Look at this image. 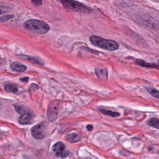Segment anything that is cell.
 <instances>
[{"label":"cell","mask_w":159,"mask_h":159,"mask_svg":"<svg viewBox=\"0 0 159 159\" xmlns=\"http://www.w3.org/2000/svg\"><path fill=\"white\" fill-rule=\"evenodd\" d=\"M28 77H24L23 78H21L20 79V80L21 81H22V82H25V83H27L28 82Z\"/></svg>","instance_id":"cb8c5ba5"},{"label":"cell","mask_w":159,"mask_h":159,"mask_svg":"<svg viewBox=\"0 0 159 159\" xmlns=\"http://www.w3.org/2000/svg\"><path fill=\"white\" fill-rule=\"evenodd\" d=\"M84 49L86 50L87 51L89 52L92 53L93 54H95V55H98L99 54V52L95 50H92V49H89L88 48H87V47H83Z\"/></svg>","instance_id":"44dd1931"},{"label":"cell","mask_w":159,"mask_h":159,"mask_svg":"<svg viewBox=\"0 0 159 159\" xmlns=\"http://www.w3.org/2000/svg\"><path fill=\"white\" fill-rule=\"evenodd\" d=\"M95 74L98 78L103 79L108 78V70L106 69H97L95 70Z\"/></svg>","instance_id":"7c38bea8"},{"label":"cell","mask_w":159,"mask_h":159,"mask_svg":"<svg viewBox=\"0 0 159 159\" xmlns=\"http://www.w3.org/2000/svg\"><path fill=\"white\" fill-rule=\"evenodd\" d=\"M14 108L17 111V112L19 113H24L25 112H26L27 111L25 110L24 108H22L21 106L19 105V104H15L14 105Z\"/></svg>","instance_id":"ac0fdd59"},{"label":"cell","mask_w":159,"mask_h":159,"mask_svg":"<svg viewBox=\"0 0 159 159\" xmlns=\"http://www.w3.org/2000/svg\"><path fill=\"white\" fill-rule=\"evenodd\" d=\"M24 28L37 34H45L50 30V27L45 22L37 19H30L24 23Z\"/></svg>","instance_id":"6da1fadb"},{"label":"cell","mask_w":159,"mask_h":159,"mask_svg":"<svg viewBox=\"0 0 159 159\" xmlns=\"http://www.w3.org/2000/svg\"><path fill=\"white\" fill-rule=\"evenodd\" d=\"M14 17V16L13 15H6V16H2L1 17H0V22L1 23H4V22H7L9 20L13 18Z\"/></svg>","instance_id":"e0dca14e"},{"label":"cell","mask_w":159,"mask_h":159,"mask_svg":"<svg viewBox=\"0 0 159 159\" xmlns=\"http://www.w3.org/2000/svg\"><path fill=\"white\" fill-rule=\"evenodd\" d=\"M8 10H9V8L0 5V14L6 13L8 12Z\"/></svg>","instance_id":"ffe728a7"},{"label":"cell","mask_w":159,"mask_h":159,"mask_svg":"<svg viewBox=\"0 0 159 159\" xmlns=\"http://www.w3.org/2000/svg\"><path fill=\"white\" fill-rule=\"evenodd\" d=\"M158 153H159V151H158Z\"/></svg>","instance_id":"d4e9b609"},{"label":"cell","mask_w":159,"mask_h":159,"mask_svg":"<svg viewBox=\"0 0 159 159\" xmlns=\"http://www.w3.org/2000/svg\"><path fill=\"white\" fill-rule=\"evenodd\" d=\"M46 126L44 122L35 125L31 129V134L35 139L42 140L46 136Z\"/></svg>","instance_id":"5b68a950"},{"label":"cell","mask_w":159,"mask_h":159,"mask_svg":"<svg viewBox=\"0 0 159 159\" xmlns=\"http://www.w3.org/2000/svg\"><path fill=\"white\" fill-rule=\"evenodd\" d=\"M18 58L27 61L31 63L39 66H43L44 65V62L42 60L36 57H32V56H27V55H20L18 56Z\"/></svg>","instance_id":"ba28073f"},{"label":"cell","mask_w":159,"mask_h":159,"mask_svg":"<svg viewBox=\"0 0 159 159\" xmlns=\"http://www.w3.org/2000/svg\"><path fill=\"white\" fill-rule=\"evenodd\" d=\"M53 151L55 156L57 157L65 158L68 157L69 152L66 150V146L61 142H58L53 146Z\"/></svg>","instance_id":"8992f818"},{"label":"cell","mask_w":159,"mask_h":159,"mask_svg":"<svg viewBox=\"0 0 159 159\" xmlns=\"http://www.w3.org/2000/svg\"><path fill=\"white\" fill-rule=\"evenodd\" d=\"M34 115L32 112L27 111L22 114L19 118V123L21 125L32 124L34 122Z\"/></svg>","instance_id":"52a82bcc"},{"label":"cell","mask_w":159,"mask_h":159,"mask_svg":"<svg viewBox=\"0 0 159 159\" xmlns=\"http://www.w3.org/2000/svg\"><path fill=\"white\" fill-rule=\"evenodd\" d=\"M89 41L94 46L107 51H116L119 48V45L116 41L104 39L96 36H90Z\"/></svg>","instance_id":"7a4b0ae2"},{"label":"cell","mask_w":159,"mask_h":159,"mask_svg":"<svg viewBox=\"0 0 159 159\" xmlns=\"http://www.w3.org/2000/svg\"><path fill=\"white\" fill-rule=\"evenodd\" d=\"M98 109L102 114L106 115H109V116H111L112 117H119L120 115V113L116 112L107 110L102 108H99Z\"/></svg>","instance_id":"4fadbf2b"},{"label":"cell","mask_w":159,"mask_h":159,"mask_svg":"<svg viewBox=\"0 0 159 159\" xmlns=\"http://www.w3.org/2000/svg\"><path fill=\"white\" fill-rule=\"evenodd\" d=\"M31 2L33 5L36 6H41L43 4L42 1H32Z\"/></svg>","instance_id":"7402d4cb"},{"label":"cell","mask_w":159,"mask_h":159,"mask_svg":"<svg viewBox=\"0 0 159 159\" xmlns=\"http://www.w3.org/2000/svg\"><path fill=\"white\" fill-rule=\"evenodd\" d=\"M5 91L8 92H11L14 93H16L18 91V88L14 85H12L11 84H8L5 85L4 87Z\"/></svg>","instance_id":"9a60e30c"},{"label":"cell","mask_w":159,"mask_h":159,"mask_svg":"<svg viewBox=\"0 0 159 159\" xmlns=\"http://www.w3.org/2000/svg\"><path fill=\"white\" fill-rule=\"evenodd\" d=\"M59 106L60 103L58 100L53 101L49 104L47 111V117L50 122H54L57 118Z\"/></svg>","instance_id":"277c9868"},{"label":"cell","mask_w":159,"mask_h":159,"mask_svg":"<svg viewBox=\"0 0 159 159\" xmlns=\"http://www.w3.org/2000/svg\"><path fill=\"white\" fill-rule=\"evenodd\" d=\"M39 88V86L35 84H31L29 90L31 92H34L38 90Z\"/></svg>","instance_id":"d6986e66"},{"label":"cell","mask_w":159,"mask_h":159,"mask_svg":"<svg viewBox=\"0 0 159 159\" xmlns=\"http://www.w3.org/2000/svg\"><path fill=\"white\" fill-rule=\"evenodd\" d=\"M10 68L12 70L17 72H24L27 69L26 66L17 62H15L11 63Z\"/></svg>","instance_id":"9c48e42d"},{"label":"cell","mask_w":159,"mask_h":159,"mask_svg":"<svg viewBox=\"0 0 159 159\" xmlns=\"http://www.w3.org/2000/svg\"><path fill=\"white\" fill-rule=\"evenodd\" d=\"M147 124L150 127H152L153 128L159 129V119L156 118H152L149 119Z\"/></svg>","instance_id":"5bb4252c"},{"label":"cell","mask_w":159,"mask_h":159,"mask_svg":"<svg viewBox=\"0 0 159 159\" xmlns=\"http://www.w3.org/2000/svg\"><path fill=\"white\" fill-rule=\"evenodd\" d=\"M61 2L66 9L74 12L87 14L91 13L92 11L91 8L77 1L64 0Z\"/></svg>","instance_id":"3957f363"},{"label":"cell","mask_w":159,"mask_h":159,"mask_svg":"<svg viewBox=\"0 0 159 159\" xmlns=\"http://www.w3.org/2000/svg\"><path fill=\"white\" fill-rule=\"evenodd\" d=\"M146 90L153 97L157 99H159V92L158 90L152 87L146 88Z\"/></svg>","instance_id":"2e32d148"},{"label":"cell","mask_w":159,"mask_h":159,"mask_svg":"<svg viewBox=\"0 0 159 159\" xmlns=\"http://www.w3.org/2000/svg\"><path fill=\"white\" fill-rule=\"evenodd\" d=\"M81 139V138L78 134L72 133L69 134L66 136V140L68 142L70 143H75L77 142Z\"/></svg>","instance_id":"30bf717a"},{"label":"cell","mask_w":159,"mask_h":159,"mask_svg":"<svg viewBox=\"0 0 159 159\" xmlns=\"http://www.w3.org/2000/svg\"><path fill=\"white\" fill-rule=\"evenodd\" d=\"M87 131H91L93 129V126L91 125H88L87 126Z\"/></svg>","instance_id":"603a6c76"},{"label":"cell","mask_w":159,"mask_h":159,"mask_svg":"<svg viewBox=\"0 0 159 159\" xmlns=\"http://www.w3.org/2000/svg\"><path fill=\"white\" fill-rule=\"evenodd\" d=\"M135 62L137 65L142 66L153 68L158 69H159V65H158V64L148 63V62H146L144 61L139 59L136 60Z\"/></svg>","instance_id":"8fae6325"}]
</instances>
